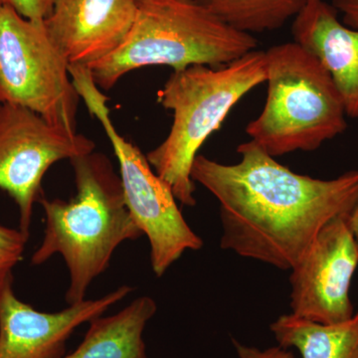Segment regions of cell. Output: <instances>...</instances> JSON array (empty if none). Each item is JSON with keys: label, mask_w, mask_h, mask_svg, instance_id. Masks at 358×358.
<instances>
[{"label": "cell", "mask_w": 358, "mask_h": 358, "mask_svg": "<svg viewBox=\"0 0 358 358\" xmlns=\"http://www.w3.org/2000/svg\"><path fill=\"white\" fill-rule=\"evenodd\" d=\"M333 6L343 13V23L358 29V0H334Z\"/></svg>", "instance_id": "19"}, {"label": "cell", "mask_w": 358, "mask_h": 358, "mask_svg": "<svg viewBox=\"0 0 358 358\" xmlns=\"http://www.w3.org/2000/svg\"><path fill=\"white\" fill-rule=\"evenodd\" d=\"M70 162L76 194L68 201L39 199L44 238L31 264L42 265L54 255L62 256L70 280L66 301L73 305L86 300L90 285L109 267L115 249L143 233L129 214L121 178L107 157L93 152Z\"/></svg>", "instance_id": "2"}, {"label": "cell", "mask_w": 358, "mask_h": 358, "mask_svg": "<svg viewBox=\"0 0 358 358\" xmlns=\"http://www.w3.org/2000/svg\"><path fill=\"white\" fill-rule=\"evenodd\" d=\"M136 15L134 0H55L43 24L69 66H86L117 50Z\"/></svg>", "instance_id": "11"}, {"label": "cell", "mask_w": 358, "mask_h": 358, "mask_svg": "<svg viewBox=\"0 0 358 358\" xmlns=\"http://www.w3.org/2000/svg\"><path fill=\"white\" fill-rule=\"evenodd\" d=\"M237 152L235 164L199 155L192 169L220 204L224 250L289 271L320 229L357 203L358 171L326 180L294 173L252 141Z\"/></svg>", "instance_id": "1"}, {"label": "cell", "mask_w": 358, "mask_h": 358, "mask_svg": "<svg viewBox=\"0 0 358 358\" xmlns=\"http://www.w3.org/2000/svg\"><path fill=\"white\" fill-rule=\"evenodd\" d=\"M266 80V52L257 49L218 69L190 66L169 78L159 98L173 112V124L166 140L148 152L147 159L181 204L196 205L192 169L200 148L233 107Z\"/></svg>", "instance_id": "3"}, {"label": "cell", "mask_w": 358, "mask_h": 358, "mask_svg": "<svg viewBox=\"0 0 358 358\" xmlns=\"http://www.w3.org/2000/svg\"><path fill=\"white\" fill-rule=\"evenodd\" d=\"M28 239L22 231L0 225V289L13 282V268L22 260Z\"/></svg>", "instance_id": "16"}, {"label": "cell", "mask_w": 358, "mask_h": 358, "mask_svg": "<svg viewBox=\"0 0 358 358\" xmlns=\"http://www.w3.org/2000/svg\"><path fill=\"white\" fill-rule=\"evenodd\" d=\"M79 96L69 65L43 21L0 4V103L21 106L55 126L76 131Z\"/></svg>", "instance_id": "7"}, {"label": "cell", "mask_w": 358, "mask_h": 358, "mask_svg": "<svg viewBox=\"0 0 358 358\" xmlns=\"http://www.w3.org/2000/svg\"><path fill=\"white\" fill-rule=\"evenodd\" d=\"M83 134L55 126L21 106L0 103V189L20 209V230L30 236L35 202L45 173L54 164L94 152Z\"/></svg>", "instance_id": "8"}, {"label": "cell", "mask_w": 358, "mask_h": 358, "mask_svg": "<svg viewBox=\"0 0 358 358\" xmlns=\"http://www.w3.org/2000/svg\"><path fill=\"white\" fill-rule=\"evenodd\" d=\"M134 1H136V0H134Z\"/></svg>", "instance_id": "22"}, {"label": "cell", "mask_w": 358, "mask_h": 358, "mask_svg": "<svg viewBox=\"0 0 358 358\" xmlns=\"http://www.w3.org/2000/svg\"><path fill=\"white\" fill-rule=\"evenodd\" d=\"M0 4H2V3H1V1H0Z\"/></svg>", "instance_id": "21"}, {"label": "cell", "mask_w": 358, "mask_h": 358, "mask_svg": "<svg viewBox=\"0 0 358 358\" xmlns=\"http://www.w3.org/2000/svg\"><path fill=\"white\" fill-rule=\"evenodd\" d=\"M282 348H296L301 358H358V312L336 324H320L282 315L270 326Z\"/></svg>", "instance_id": "14"}, {"label": "cell", "mask_w": 358, "mask_h": 358, "mask_svg": "<svg viewBox=\"0 0 358 358\" xmlns=\"http://www.w3.org/2000/svg\"><path fill=\"white\" fill-rule=\"evenodd\" d=\"M348 222H350L353 236H355L358 243V199L357 203L353 206L352 210L350 211V215H348Z\"/></svg>", "instance_id": "20"}, {"label": "cell", "mask_w": 358, "mask_h": 358, "mask_svg": "<svg viewBox=\"0 0 358 358\" xmlns=\"http://www.w3.org/2000/svg\"><path fill=\"white\" fill-rule=\"evenodd\" d=\"M157 310L154 299L143 296L121 312L92 320L83 341L62 358H148L143 331Z\"/></svg>", "instance_id": "13"}, {"label": "cell", "mask_w": 358, "mask_h": 358, "mask_svg": "<svg viewBox=\"0 0 358 358\" xmlns=\"http://www.w3.org/2000/svg\"><path fill=\"white\" fill-rule=\"evenodd\" d=\"M136 20L124 43L89 66L94 81L110 90L124 75L147 66L174 71L218 67L256 50L253 35L238 31L196 0H136Z\"/></svg>", "instance_id": "4"}, {"label": "cell", "mask_w": 358, "mask_h": 358, "mask_svg": "<svg viewBox=\"0 0 358 358\" xmlns=\"http://www.w3.org/2000/svg\"><path fill=\"white\" fill-rule=\"evenodd\" d=\"M324 0H308L294 18V42L313 54L331 75L346 117L358 119V29L343 24Z\"/></svg>", "instance_id": "12"}, {"label": "cell", "mask_w": 358, "mask_h": 358, "mask_svg": "<svg viewBox=\"0 0 358 358\" xmlns=\"http://www.w3.org/2000/svg\"><path fill=\"white\" fill-rule=\"evenodd\" d=\"M266 52L267 100L246 133L271 157L313 152L348 128L345 106L329 72L296 42Z\"/></svg>", "instance_id": "5"}, {"label": "cell", "mask_w": 358, "mask_h": 358, "mask_svg": "<svg viewBox=\"0 0 358 358\" xmlns=\"http://www.w3.org/2000/svg\"><path fill=\"white\" fill-rule=\"evenodd\" d=\"M238 31L262 33L279 29L294 20L308 0H196Z\"/></svg>", "instance_id": "15"}, {"label": "cell", "mask_w": 358, "mask_h": 358, "mask_svg": "<svg viewBox=\"0 0 358 358\" xmlns=\"http://www.w3.org/2000/svg\"><path fill=\"white\" fill-rule=\"evenodd\" d=\"M133 289L122 286L96 300L44 313L20 301L9 282L0 289V358H62L78 327L103 315Z\"/></svg>", "instance_id": "10"}, {"label": "cell", "mask_w": 358, "mask_h": 358, "mask_svg": "<svg viewBox=\"0 0 358 358\" xmlns=\"http://www.w3.org/2000/svg\"><path fill=\"white\" fill-rule=\"evenodd\" d=\"M71 79L90 114L102 124L119 162L124 201L134 222L150 247V265L157 278L186 251H199L201 238L190 228L176 203L173 189L160 178L140 148L117 131L107 106L108 98L94 81L88 67L71 66Z\"/></svg>", "instance_id": "6"}, {"label": "cell", "mask_w": 358, "mask_h": 358, "mask_svg": "<svg viewBox=\"0 0 358 358\" xmlns=\"http://www.w3.org/2000/svg\"><path fill=\"white\" fill-rule=\"evenodd\" d=\"M348 215L327 222L289 270L294 315L327 324L355 315L350 289L358 266V243Z\"/></svg>", "instance_id": "9"}, {"label": "cell", "mask_w": 358, "mask_h": 358, "mask_svg": "<svg viewBox=\"0 0 358 358\" xmlns=\"http://www.w3.org/2000/svg\"><path fill=\"white\" fill-rule=\"evenodd\" d=\"M233 345L239 358H294L291 350L280 345L272 346L267 350H259L254 346L245 345L236 339H233Z\"/></svg>", "instance_id": "18"}, {"label": "cell", "mask_w": 358, "mask_h": 358, "mask_svg": "<svg viewBox=\"0 0 358 358\" xmlns=\"http://www.w3.org/2000/svg\"><path fill=\"white\" fill-rule=\"evenodd\" d=\"M13 7L23 17L33 21H44L50 14L55 0H0Z\"/></svg>", "instance_id": "17"}]
</instances>
